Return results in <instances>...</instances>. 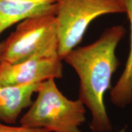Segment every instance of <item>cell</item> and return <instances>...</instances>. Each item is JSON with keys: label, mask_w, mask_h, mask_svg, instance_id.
<instances>
[{"label": "cell", "mask_w": 132, "mask_h": 132, "mask_svg": "<svg viewBox=\"0 0 132 132\" xmlns=\"http://www.w3.org/2000/svg\"><path fill=\"white\" fill-rule=\"evenodd\" d=\"M4 41L0 42V64L2 62V56L3 53V50H4Z\"/></svg>", "instance_id": "10"}, {"label": "cell", "mask_w": 132, "mask_h": 132, "mask_svg": "<svg viewBox=\"0 0 132 132\" xmlns=\"http://www.w3.org/2000/svg\"><path fill=\"white\" fill-rule=\"evenodd\" d=\"M130 23V48L124 70L111 92L114 105L125 108L132 102V0H122Z\"/></svg>", "instance_id": "8"}, {"label": "cell", "mask_w": 132, "mask_h": 132, "mask_svg": "<svg viewBox=\"0 0 132 132\" xmlns=\"http://www.w3.org/2000/svg\"><path fill=\"white\" fill-rule=\"evenodd\" d=\"M40 82L21 86L0 85V121L9 125L15 123L23 110L32 104V95L37 92Z\"/></svg>", "instance_id": "7"}, {"label": "cell", "mask_w": 132, "mask_h": 132, "mask_svg": "<svg viewBox=\"0 0 132 132\" xmlns=\"http://www.w3.org/2000/svg\"><path fill=\"white\" fill-rule=\"evenodd\" d=\"M0 132H50L44 128H28L23 126L15 127L0 122Z\"/></svg>", "instance_id": "9"}, {"label": "cell", "mask_w": 132, "mask_h": 132, "mask_svg": "<svg viewBox=\"0 0 132 132\" xmlns=\"http://www.w3.org/2000/svg\"><path fill=\"white\" fill-rule=\"evenodd\" d=\"M4 42L2 61L9 64L19 63L36 56L59 55L54 14L19 23Z\"/></svg>", "instance_id": "4"}, {"label": "cell", "mask_w": 132, "mask_h": 132, "mask_svg": "<svg viewBox=\"0 0 132 132\" xmlns=\"http://www.w3.org/2000/svg\"><path fill=\"white\" fill-rule=\"evenodd\" d=\"M125 32L122 26H112L105 29L94 42L75 48L62 59L78 76V98L90 112L89 127L93 132L113 130L105 95L111 86L112 76L119 66L116 50Z\"/></svg>", "instance_id": "1"}, {"label": "cell", "mask_w": 132, "mask_h": 132, "mask_svg": "<svg viewBox=\"0 0 132 132\" xmlns=\"http://www.w3.org/2000/svg\"><path fill=\"white\" fill-rule=\"evenodd\" d=\"M131 132H132V131H131Z\"/></svg>", "instance_id": "12"}, {"label": "cell", "mask_w": 132, "mask_h": 132, "mask_svg": "<svg viewBox=\"0 0 132 132\" xmlns=\"http://www.w3.org/2000/svg\"><path fill=\"white\" fill-rule=\"evenodd\" d=\"M57 0H0V35L24 20L54 14Z\"/></svg>", "instance_id": "6"}, {"label": "cell", "mask_w": 132, "mask_h": 132, "mask_svg": "<svg viewBox=\"0 0 132 132\" xmlns=\"http://www.w3.org/2000/svg\"><path fill=\"white\" fill-rule=\"evenodd\" d=\"M92 132H93V131H92Z\"/></svg>", "instance_id": "11"}, {"label": "cell", "mask_w": 132, "mask_h": 132, "mask_svg": "<svg viewBox=\"0 0 132 132\" xmlns=\"http://www.w3.org/2000/svg\"><path fill=\"white\" fill-rule=\"evenodd\" d=\"M122 12L125 9L122 0H57L54 16L60 58L62 60L80 43L94 20Z\"/></svg>", "instance_id": "3"}, {"label": "cell", "mask_w": 132, "mask_h": 132, "mask_svg": "<svg viewBox=\"0 0 132 132\" xmlns=\"http://www.w3.org/2000/svg\"><path fill=\"white\" fill-rule=\"evenodd\" d=\"M62 59L59 55L36 56L17 64H0V85L21 86L49 79L61 78Z\"/></svg>", "instance_id": "5"}, {"label": "cell", "mask_w": 132, "mask_h": 132, "mask_svg": "<svg viewBox=\"0 0 132 132\" xmlns=\"http://www.w3.org/2000/svg\"><path fill=\"white\" fill-rule=\"evenodd\" d=\"M37 93L36 100L20 120L21 126L50 132H81L86 109L80 99L64 96L53 78L41 82Z\"/></svg>", "instance_id": "2"}]
</instances>
